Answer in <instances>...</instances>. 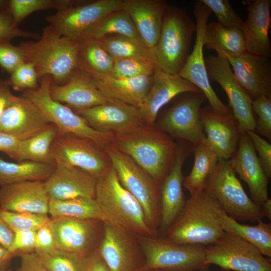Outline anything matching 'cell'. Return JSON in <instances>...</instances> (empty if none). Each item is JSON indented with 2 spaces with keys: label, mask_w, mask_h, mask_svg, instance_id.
<instances>
[{
  "label": "cell",
  "mask_w": 271,
  "mask_h": 271,
  "mask_svg": "<svg viewBox=\"0 0 271 271\" xmlns=\"http://www.w3.org/2000/svg\"><path fill=\"white\" fill-rule=\"evenodd\" d=\"M222 210L205 187L186 200L165 237L181 244H212L225 232L220 223Z\"/></svg>",
  "instance_id": "6da1fadb"
},
{
  "label": "cell",
  "mask_w": 271,
  "mask_h": 271,
  "mask_svg": "<svg viewBox=\"0 0 271 271\" xmlns=\"http://www.w3.org/2000/svg\"><path fill=\"white\" fill-rule=\"evenodd\" d=\"M110 144L129 156L160 185L177 150L173 139L155 125H146L132 132L113 136Z\"/></svg>",
  "instance_id": "7a4b0ae2"
},
{
  "label": "cell",
  "mask_w": 271,
  "mask_h": 271,
  "mask_svg": "<svg viewBox=\"0 0 271 271\" xmlns=\"http://www.w3.org/2000/svg\"><path fill=\"white\" fill-rule=\"evenodd\" d=\"M26 62L32 63L39 79L50 76L57 85L67 83L77 69L78 41L61 36L49 25L37 41L22 42Z\"/></svg>",
  "instance_id": "3957f363"
},
{
  "label": "cell",
  "mask_w": 271,
  "mask_h": 271,
  "mask_svg": "<svg viewBox=\"0 0 271 271\" xmlns=\"http://www.w3.org/2000/svg\"><path fill=\"white\" fill-rule=\"evenodd\" d=\"M95 199L106 222L137 236H157L148 225L141 204L120 184L112 166L97 178Z\"/></svg>",
  "instance_id": "277c9868"
},
{
  "label": "cell",
  "mask_w": 271,
  "mask_h": 271,
  "mask_svg": "<svg viewBox=\"0 0 271 271\" xmlns=\"http://www.w3.org/2000/svg\"><path fill=\"white\" fill-rule=\"evenodd\" d=\"M103 150L122 186L138 201L149 227L158 234L161 220L160 186L129 156L110 143Z\"/></svg>",
  "instance_id": "5b68a950"
},
{
  "label": "cell",
  "mask_w": 271,
  "mask_h": 271,
  "mask_svg": "<svg viewBox=\"0 0 271 271\" xmlns=\"http://www.w3.org/2000/svg\"><path fill=\"white\" fill-rule=\"evenodd\" d=\"M195 31V23L184 10L168 5L160 38L153 50L157 66L167 73L178 75L189 55Z\"/></svg>",
  "instance_id": "8992f818"
},
{
  "label": "cell",
  "mask_w": 271,
  "mask_h": 271,
  "mask_svg": "<svg viewBox=\"0 0 271 271\" xmlns=\"http://www.w3.org/2000/svg\"><path fill=\"white\" fill-rule=\"evenodd\" d=\"M137 236L145 257L138 271H209L203 245L179 244L157 236Z\"/></svg>",
  "instance_id": "52a82bcc"
},
{
  "label": "cell",
  "mask_w": 271,
  "mask_h": 271,
  "mask_svg": "<svg viewBox=\"0 0 271 271\" xmlns=\"http://www.w3.org/2000/svg\"><path fill=\"white\" fill-rule=\"evenodd\" d=\"M35 89L25 90L23 96L30 100L41 112L49 123L57 128V135L73 134L88 139L100 148L111 143L113 134L96 130L85 119L61 103L53 99L50 94L52 82L50 76L41 78Z\"/></svg>",
  "instance_id": "ba28073f"
},
{
  "label": "cell",
  "mask_w": 271,
  "mask_h": 271,
  "mask_svg": "<svg viewBox=\"0 0 271 271\" xmlns=\"http://www.w3.org/2000/svg\"><path fill=\"white\" fill-rule=\"evenodd\" d=\"M206 187L226 213L236 221L255 223L265 217L261 205L245 192L230 160H219L206 180Z\"/></svg>",
  "instance_id": "9c48e42d"
},
{
  "label": "cell",
  "mask_w": 271,
  "mask_h": 271,
  "mask_svg": "<svg viewBox=\"0 0 271 271\" xmlns=\"http://www.w3.org/2000/svg\"><path fill=\"white\" fill-rule=\"evenodd\" d=\"M123 0H97L89 3L73 1L46 17L61 35L78 41L85 32L105 17L121 9Z\"/></svg>",
  "instance_id": "30bf717a"
},
{
  "label": "cell",
  "mask_w": 271,
  "mask_h": 271,
  "mask_svg": "<svg viewBox=\"0 0 271 271\" xmlns=\"http://www.w3.org/2000/svg\"><path fill=\"white\" fill-rule=\"evenodd\" d=\"M205 256L207 264L224 270L271 271L270 258L246 240L226 232L205 247Z\"/></svg>",
  "instance_id": "8fae6325"
},
{
  "label": "cell",
  "mask_w": 271,
  "mask_h": 271,
  "mask_svg": "<svg viewBox=\"0 0 271 271\" xmlns=\"http://www.w3.org/2000/svg\"><path fill=\"white\" fill-rule=\"evenodd\" d=\"M168 109L159 119L158 127L173 139L187 141L192 145L205 142L200 111L206 101L199 92H186Z\"/></svg>",
  "instance_id": "7c38bea8"
},
{
  "label": "cell",
  "mask_w": 271,
  "mask_h": 271,
  "mask_svg": "<svg viewBox=\"0 0 271 271\" xmlns=\"http://www.w3.org/2000/svg\"><path fill=\"white\" fill-rule=\"evenodd\" d=\"M211 10L200 1L194 5L193 13L196 20V37L193 49L178 74L196 86L205 95L209 106L216 113L232 114L230 108L223 103L212 88L208 76L203 55L204 34Z\"/></svg>",
  "instance_id": "4fadbf2b"
},
{
  "label": "cell",
  "mask_w": 271,
  "mask_h": 271,
  "mask_svg": "<svg viewBox=\"0 0 271 271\" xmlns=\"http://www.w3.org/2000/svg\"><path fill=\"white\" fill-rule=\"evenodd\" d=\"M51 151L55 162L80 168L96 178L112 166L102 148L88 139L73 134L57 135Z\"/></svg>",
  "instance_id": "5bb4252c"
},
{
  "label": "cell",
  "mask_w": 271,
  "mask_h": 271,
  "mask_svg": "<svg viewBox=\"0 0 271 271\" xmlns=\"http://www.w3.org/2000/svg\"><path fill=\"white\" fill-rule=\"evenodd\" d=\"M209 79L217 82L225 92L229 107L241 133L254 131L256 118L252 100L238 84L226 57L221 54L205 59Z\"/></svg>",
  "instance_id": "9a60e30c"
},
{
  "label": "cell",
  "mask_w": 271,
  "mask_h": 271,
  "mask_svg": "<svg viewBox=\"0 0 271 271\" xmlns=\"http://www.w3.org/2000/svg\"><path fill=\"white\" fill-rule=\"evenodd\" d=\"M76 113L93 129L113 136L132 132L147 125L137 107L117 100Z\"/></svg>",
  "instance_id": "2e32d148"
},
{
  "label": "cell",
  "mask_w": 271,
  "mask_h": 271,
  "mask_svg": "<svg viewBox=\"0 0 271 271\" xmlns=\"http://www.w3.org/2000/svg\"><path fill=\"white\" fill-rule=\"evenodd\" d=\"M177 144L175 157L173 164L160 186L161 220L159 228L166 231L175 220L186 203L183 190V164L192 152L193 145L182 140Z\"/></svg>",
  "instance_id": "e0dca14e"
},
{
  "label": "cell",
  "mask_w": 271,
  "mask_h": 271,
  "mask_svg": "<svg viewBox=\"0 0 271 271\" xmlns=\"http://www.w3.org/2000/svg\"><path fill=\"white\" fill-rule=\"evenodd\" d=\"M131 232L109 222H103L98 250L110 271H138L144 261Z\"/></svg>",
  "instance_id": "ac0fdd59"
},
{
  "label": "cell",
  "mask_w": 271,
  "mask_h": 271,
  "mask_svg": "<svg viewBox=\"0 0 271 271\" xmlns=\"http://www.w3.org/2000/svg\"><path fill=\"white\" fill-rule=\"evenodd\" d=\"M200 91L179 75L167 73L156 66L150 88L137 107L145 123L155 125L159 111L166 104L182 93Z\"/></svg>",
  "instance_id": "d6986e66"
},
{
  "label": "cell",
  "mask_w": 271,
  "mask_h": 271,
  "mask_svg": "<svg viewBox=\"0 0 271 271\" xmlns=\"http://www.w3.org/2000/svg\"><path fill=\"white\" fill-rule=\"evenodd\" d=\"M224 56L232 66L238 84L252 101L262 97L271 98L269 58L247 52L237 57Z\"/></svg>",
  "instance_id": "ffe728a7"
},
{
  "label": "cell",
  "mask_w": 271,
  "mask_h": 271,
  "mask_svg": "<svg viewBox=\"0 0 271 271\" xmlns=\"http://www.w3.org/2000/svg\"><path fill=\"white\" fill-rule=\"evenodd\" d=\"M200 116L207 144L219 160H229L237 150L241 133L232 113L221 115L209 105L201 108Z\"/></svg>",
  "instance_id": "44dd1931"
},
{
  "label": "cell",
  "mask_w": 271,
  "mask_h": 271,
  "mask_svg": "<svg viewBox=\"0 0 271 271\" xmlns=\"http://www.w3.org/2000/svg\"><path fill=\"white\" fill-rule=\"evenodd\" d=\"M49 123L30 100L14 95L0 118V132L24 140L39 133Z\"/></svg>",
  "instance_id": "7402d4cb"
},
{
  "label": "cell",
  "mask_w": 271,
  "mask_h": 271,
  "mask_svg": "<svg viewBox=\"0 0 271 271\" xmlns=\"http://www.w3.org/2000/svg\"><path fill=\"white\" fill-rule=\"evenodd\" d=\"M55 162L54 170L44 181L50 198L60 200L78 197L95 199L96 178L80 168Z\"/></svg>",
  "instance_id": "603a6c76"
},
{
  "label": "cell",
  "mask_w": 271,
  "mask_h": 271,
  "mask_svg": "<svg viewBox=\"0 0 271 271\" xmlns=\"http://www.w3.org/2000/svg\"><path fill=\"white\" fill-rule=\"evenodd\" d=\"M230 161L235 173L247 185L252 200L259 205L267 200L269 179L246 132L241 133L237 150Z\"/></svg>",
  "instance_id": "cb8c5ba5"
},
{
  "label": "cell",
  "mask_w": 271,
  "mask_h": 271,
  "mask_svg": "<svg viewBox=\"0 0 271 271\" xmlns=\"http://www.w3.org/2000/svg\"><path fill=\"white\" fill-rule=\"evenodd\" d=\"M49 201L43 181H26L0 188V209L4 211L47 214Z\"/></svg>",
  "instance_id": "d4e9b609"
},
{
  "label": "cell",
  "mask_w": 271,
  "mask_h": 271,
  "mask_svg": "<svg viewBox=\"0 0 271 271\" xmlns=\"http://www.w3.org/2000/svg\"><path fill=\"white\" fill-rule=\"evenodd\" d=\"M247 15L241 29L247 52L269 58L270 0H246Z\"/></svg>",
  "instance_id": "484cf974"
},
{
  "label": "cell",
  "mask_w": 271,
  "mask_h": 271,
  "mask_svg": "<svg viewBox=\"0 0 271 271\" xmlns=\"http://www.w3.org/2000/svg\"><path fill=\"white\" fill-rule=\"evenodd\" d=\"M98 220L70 217L52 218L49 224L57 249L85 256L93 242Z\"/></svg>",
  "instance_id": "4316f807"
},
{
  "label": "cell",
  "mask_w": 271,
  "mask_h": 271,
  "mask_svg": "<svg viewBox=\"0 0 271 271\" xmlns=\"http://www.w3.org/2000/svg\"><path fill=\"white\" fill-rule=\"evenodd\" d=\"M168 6L164 0H123V9L146 46L153 51L159 41Z\"/></svg>",
  "instance_id": "83f0119b"
},
{
  "label": "cell",
  "mask_w": 271,
  "mask_h": 271,
  "mask_svg": "<svg viewBox=\"0 0 271 271\" xmlns=\"http://www.w3.org/2000/svg\"><path fill=\"white\" fill-rule=\"evenodd\" d=\"M77 70L92 82L105 97L136 107L139 105L150 89L154 75L125 79Z\"/></svg>",
  "instance_id": "f1b7e54d"
},
{
  "label": "cell",
  "mask_w": 271,
  "mask_h": 271,
  "mask_svg": "<svg viewBox=\"0 0 271 271\" xmlns=\"http://www.w3.org/2000/svg\"><path fill=\"white\" fill-rule=\"evenodd\" d=\"M50 94L54 100L66 103L76 111L88 109L114 100L104 96L77 69L64 84L57 85L52 82Z\"/></svg>",
  "instance_id": "f546056e"
},
{
  "label": "cell",
  "mask_w": 271,
  "mask_h": 271,
  "mask_svg": "<svg viewBox=\"0 0 271 271\" xmlns=\"http://www.w3.org/2000/svg\"><path fill=\"white\" fill-rule=\"evenodd\" d=\"M220 223L225 232L238 236L255 246L267 258H271V224L260 220L255 225L241 224L222 210Z\"/></svg>",
  "instance_id": "4dcf8cb0"
},
{
  "label": "cell",
  "mask_w": 271,
  "mask_h": 271,
  "mask_svg": "<svg viewBox=\"0 0 271 271\" xmlns=\"http://www.w3.org/2000/svg\"><path fill=\"white\" fill-rule=\"evenodd\" d=\"M203 41L207 49L224 55L237 57L247 52L240 29L226 28L215 21L206 25Z\"/></svg>",
  "instance_id": "1f68e13d"
},
{
  "label": "cell",
  "mask_w": 271,
  "mask_h": 271,
  "mask_svg": "<svg viewBox=\"0 0 271 271\" xmlns=\"http://www.w3.org/2000/svg\"><path fill=\"white\" fill-rule=\"evenodd\" d=\"M78 41L77 69L88 73L111 75L114 59L99 41L82 38Z\"/></svg>",
  "instance_id": "d6a6232c"
},
{
  "label": "cell",
  "mask_w": 271,
  "mask_h": 271,
  "mask_svg": "<svg viewBox=\"0 0 271 271\" xmlns=\"http://www.w3.org/2000/svg\"><path fill=\"white\" fill-rule=\"evenodd\" d=\"M57 132V127L50 123L34 136L21 140L14 159L18 162L32 161L56 164L52 156L51 147Z\"/></svg>",
  "instance_id": "836d02e7"
},
{
  "label": "cell",
  "mask_w": 271,
  "mask_h": 271,
  "mask_svg": "<svg viewBox=\"0 0 271 271\" xmlns=\"http://www.w3.org/2000/svg\"><path fill=\"white\" fill-rule=\"evenodd\" d=\"M194 163L190 173L184 178L183 186L193 195L206 187V182L217 166L219 158L213 150L204 142L193 145Z\"/></svg>",
  "instance_id": "e575fe53"
},
{
  "label": "cell",
  "mask_w": 271,
  "mask_h": 271,
  "mask_svg": "<svg viewBox=\"0 0 271 271\" xmlns=\"http://www.w3.org/2000/svg\"><path fill=\"white\" fill-rule=\"evenodd\" d=\"M56 164L32 161L12 163L0 158V186L26 181L46 180L55 169Z\"/></svg>",
  "instance_id": "d590c367"
},
{
  "label": "cell",
  "mask_w": 271,
  "mask_h": 271,
  "mask_svg": "<svg viewBox=\"0 0 271 271\" xmlns=\"http://www.w3.org/2000/svg\"><path fill=\"white\" fill-rule=\"evenodd\" d=\"M48 213L52 218L70 217L106 222L94 198L78 197L63 200L50 198Z\"/></svg>",
  "instance_id": "8d00e7d4"
},
{
  "label": "cell",
  "mask_w": 271,
  "mask_h": 271,
  "mask_svg": "<svg viewBox=\"0 0 271 271\" xmlns=\"http://www.w3.org/2000/svg\"><path fill=\"white\" fill-rule=\"evenodd\" d=\"M112 34L126 37L147 47L138 33L129 16L123 8L105 17L88 29L81 38L99 39Z\"/></svg>",
  "instance_id": "74e56055"
},
{
  "label": "cell",
  "mask_w": 271,
  "mask_h": 271,
  "mask_svg": "<svg viewBox=\"0 0 271 271\" xmlns=\"http://www.w3.org/2000/svg\"><path fill=\"white\" fill-rule=\"evenodd\" d=\"M96 39L114 59L137 58L156 63L153 50L126 37L112 34Z\"/></svg>",
  "instance_id": "f35d334b"
},
{
  "label": "cell",
  "mask_w": 271,
  "mask_h": 271,
  "mask_svg": "<svg viewBox=\"0 0 271 271\" xmlns=\"http://www.w3.org/2000/svg\"><path fill=\"white\" fill-rule=\"evenodd\" d=\"M155 62L137 58L114 59L112 76L118 78H133L154 75Z\"/></svg>",
  "instance_id": "ab89813d"
},
{
  "label": "cell",
  "mask_w": 271,
  "mask_h": 271,
  "mask_svg": "<svg viewBox=\"0 0 271 271\" xmlns=\"http://www.w3.org/2000/svg\"><path fill=\"white\" fill-rule=\"evenodd\" d=\"M40 257L47 271H81L85 257L76 253L57 249L50 254Z\"/></svg>",
  "instance_id": "60d3db41"
},
{
  "label": "cell",
  "mask_w": 271,
  "mask_h": 271,
  "mask_svg": "<svg viewBox=\"0 0 271 271\" xmlns=\"http://www.w3.org/2000/svg\"><path fill=\"white\" fill-rule=\"evenodd\" d=\"M61 0H11L8 7L15 24L18 25L31 14L50 9L56 10Z\"/></svg>",
  "instance_id": "b9f144b4"
},
{
  "label": "cell",
  "mask_w": 271,
  "mask_h": 271,
  "mask_svg": "<svg viewBox=\"0 0 271 271\" xmlns=\"http://www.w3.org/2000/svg\"><path fill=\"white\" fill-rule=\"evenodd\" d=\"M1 216L12 229L37 231L50 219L47 214L30 212H13L0 209Z\"/></svg>",
  "instance_id": "7bdbcfd3"
},
{
  "label": "cell",
  "mask_w": 271,
  "mask_h": 271,
  "mask_svg": "<svg viewBox=\"0 0 271 271\" xmlns=\"http://www.w3.org/2000/svg\"><path fill=\"white\" fill-rule=\"evenodd\" d=\"M213 12L217 22L225 27L241 30L243 21L234 12L227 0H200Z\"/></svg>",
  "instance_id": "ee69618b"
},
{
  "label": "cell",
  "mask_w": 271,
  "mask_h": 271,
  "mask_svg": "<svg viewBox=\"0 0 271 271\" xmlns=\"http://www.w3.org/2000/svg\"><path fill=\"white\" fill-rule=\"evenodd\" d=\"M39 78L34 65L25 62L20 65L11 74L8 82L16 90L35 89Z\"/></svg>",
  "instance_id": "f6af8a7d"
},
{
  "label": "cell",
  "mask_w": 271,
  "mask_h": 271,
  "mask_svg": "<svg viewBox=\"0 0 271 271\" xmlns=\"http://www.w3.org/2000/svg\"><path fill=\"white\" fill-rule=\"evenodd\" d=\"M252 107L257 115L254 131L271 141V98L262 97L252 101Z\"/></svg>",
  "instance_id": "bcb514c9"
},
{
  "label": "cell",
  "mask_w": 271,
  "mask_h": 271,
  "mask_svg": "<svg viewBox=\"0 0 271 271\" xmlns=\"http://www.w3.org/2000/svg\"><path fill=\"white\" fill-rule=\"evenodd\" d=\"M26 62L23 51L20 46L10 42L0 43V66L11 74L20 65Z\"/></svg>",
  "instance_id": "7dc6e473"
},
{
  "label": "cell",
  "mask_w": 271,
  "mask_h": 271,
  "mask_svg": "<svg viewBox=\"0 0 271 271\" xmlns=\"http://www.w3.org/2000/svg\"><path fill=\"white\" fill-rule=\"evenodd\" d=\"M18 37L40 39L37 33L26 31L16 26L9 11H0V43L10 42Z\"/></svg>",
  "instance_id": "c3c4849f"
},
{
  "label": "cell",
  "mask_w": 271,
  "mask_h": 271,
  "mask_svg": "<svg viewBox=\"0 0 271 271\" xmlns=\"http://www.w3.org/2000/svg\"><path fill=\"white\" fill-rule=\"evenodd\" d=\"M253 147L259 156V161L268 178L271 177V144L257 134L254 131H247Z\"/></svg>",
  "instance_id": "681fc988"
},
{
  "label": "cell",
  "mask_w": 271,
  "mask_h": 271,
  "mask_svg": "<svg viewBox=\"0 0 271 271\" xmlns=\"http://www.w3.org/2000/svg\"><path fill=\"white\" fill-rule=\"evenodd\" d=\"M11 252L15 256L34 252L36 246V231L17 230Z\"/></svg>",
  "instance_id": "f907efd6"
},
{
  "label": "cell",
  "mask_w": 271,
  "mask_h": 271,
  "mask_svg": "<svg viewBox=\"0 0 271 271\" xmlns=\"http://www.w3.org/2000/svg\"><path fill=\"white\" fill-rule=\"evenodd\" d=\"M49 221L36 232L35 252L40 256L50 254L57 249Z\"/></svg>",
  "instance_id": "816d5d0a"
},
{
  "label": "cell",
  "mask_w": 271,
  "mask_h": 271,
  "mask_svg": "<svg viewBox=\"0 0 271 271\" xmlns=\"http://www.w3.org/2000/svg\"><path fill=\"white\" fill-rule=\"evenodd\" d=\"M81 271H110L98 249L85 256Z\"/></svg>",
  "instance_id": "f5cc1de1"
},
{
  "label": "cell",
  "mask_w": 271,
  "mask_h": 271,
  "mask_svg": "<svg viewBox=\"0 0 271 271\" xmlns=\"http://www.w3.org/2000/svg\"><path fill=\"white\" fill-rule=\"evenodd\" d=\"M20 256L21 265L17 271H47L42 263L41 257L35 251Z\"/></svg>",
  "instance_id": "db71d44e"
},
{
  "label": "cell",
  "mask_w": 271,
  "mask_h": 271,
  "mask_svg": "<svg viewBox=\"0 0 271 271\" xmlns=\"http://www.w3.org/2000/svg\"><path fill=\"white\" fill-rule=\"evenodd\" d=\"M20 141L12 136L0 132V151L14 159Z\"/></svg>",
  "instance_id": "11a10c76"
},
{
  "label": "cell",
  "mask_w": 271,
  "mask_h": 271,
  "mask_svg": "<svg viewBox=\"0 0 271 271\" xmlns=\"http://www.w3.org/2000/svg\"><path fill=\"white\" fill-rule=\"evenodd\" d=\"M14 236V231L3 219L0 213V244L10 251Z\"/></svg>",
  "instance_id": "9f6ffc18"
},
{
  "label": "cell",
  "mask_w": 271,
  "mask_h": 271,
  "mask_svg": "<svg viewBox=\"0 0 271 271\" xmlns=\"http://www.w3.org/2000/svg\"><path fill=\"white\" fill-rule=\"evenodd\" d=\"M8 80L0 79V118L7 105L14 95Z\"/></svg>",
  "instance_id": "6f0895ef"
},
{
  "label": "cell",
  "mask_w": 271,
  "mask_h": 271,
  "mask_svg": "<svg viewBox=\"0 0 271 271\" xmlns=\"http://www.w3.org/2000/svg\"><path fill=\"white\" fill-rule=\"evenodd\" d=\"M15 255L0 244V268L6 266Z\"/></svg>",
  "instance_id": "680465c9"
},
{
  "label": "cell",
  "mask_w": 271,
  "mask_h": 271,
  "mask_svg": "<svg viewBox=\"0 0 271 271\" xmlns=\"http://www.w3.org/2000/svg\"><path fill=\"white\" fill-rule=\"evenodd\" d=\"M261 207L264 215L269 220H271V200L268 198L261 205Z\"/></svg>",
  "instance_id": "91938a15"
},
{
  "label": "cell",
  "mask_w": 271,
  "mask_h": 271,
  "mask_svg": "<svg viewBox=\"0 0 271 271\" xmlns=\"http://www.w3.org/2000/svg\"><path fill=\"white\" fill-rule=\"evenodd\" d=\"M8 1L0 0V9L8 6Z\"/></svg>",
  "instance_id": "94428289"
},
{
  "label": "cell",
  "mask_w": 271,
  "mask_h": 271,
  "mask_svg": "<svg viewBox=\"0 0 271 271\" xmlns=\"http://www.w3.org/2000/svg\"><path fill=\"white\" fill-rule=\"evenodd\" d=\"M143 271H162V270L152 269V270H143Z\"/></svg>",
  "instance_id": "6125c7cd"
},
{
  "label": "cell",
  "mask_w": 271,
  "mask_h": 271,
  "mask_svg": "<svg viewBox=\"0 0 271 271\" xmlns=\"http://www.w3.org/2000/svg\"><path fill=\"white\" fill-rule=\"evenodd\" d=\"M0 271H6V270L0 269Z\"/></svg>",
  "instance_id": "be15d7a7"
}]
</instances>
